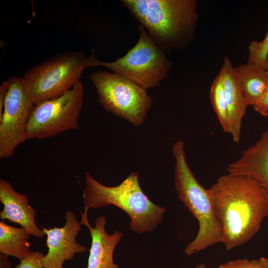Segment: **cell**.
Wrapping results in <instances>:
<instances>
[{"instance_id": "cell-1", "label": "cell", "mask_w": 268, "mask_h": 268, "mask_svg": "<svg viewBox=\"0 0 268 268\" xmlns=\"http://www.w3.org/2000/svg\"><path fill=\"white\" fill-rule=\"evenodd\" d=\"M209 189L226 249L250 240L268 215V196L263 188L250 176L228 173Z\"/></svg>"}, {"instance_id": "cell-2", "label": "cell", "mask_w": 268, "mask_h": 268, "mask_svg": "<svg viewBox=\"0 0 268 268\" xmlns=\"http://www.w3.org/2000/svg\"><path fill=\"white\" fill-rule=\"evenodd\" d=\"M122 5L166 53L192 41L199 18L195 0H122Z\"/></svg>"}, {"instance_id": "cell-3", "label": "cell", "mask_w": 268, "mask_h": 268, "mask_svg": "<svg viewBox=\"0 0 268 268\" xmlns=\"http://www.w3.org/2000/svg\"><path fill=\"white\" fill-rule=\"evenodd\" d=\"M82 192L84 213L90 208L114 205L126 212L131 218L130 228L141 234L153 230L161 222L166 208L155 204L143 193L137 173L132 172L119 185H104L88 173Z\"/></svg>"}, {"instance_id": "cell-4", "label": "cell", "mask_w": 268, "mask_h": 268, "mask_svg": "<svg viewBox=\"0 0 268 268\" xmlns=\"http://www.w3.org/2000/svg\"><path fill=\"white\" fill-rule=\"evenodd\" d=\"M172 153L176 160L175 186L179 198L199 224L196 238L184 250L187 255H191L221 242L222 226L215 212L210 189L199 183L187 163L183 141L175 142Z\"/></svg>"}, {"instance_id": "cell-5", "label": "cell", "mask_w": 268, "mask_h": 268, "mask_svg": "<svg viewBox=\"0 0 268 268\" xmlns=\"http://www.w3.org/2000/svg\"><path fill=\"white\" fill-rule=\"evenodd\" d=\"M138 29V41L125 56L114 62H102L95 57L92 50L87 59V67H105L145 90L158 85L167 76L172 63L143 26L140 25Z\"/></svg>"}, {"instance_id": "cell-6", "label": "cell", "mask_w": 268, "mask_h": 268, "mask_svg": "<svg viewBox=\"0 0 268 268\" xmlns=\"http://www.w3.org/2000/svg\"><path fill=\"white\" fill-rule=\"evenodd\" d=\"M87 59L82 50L64 52L33 67L21 77L26 93L35 104L63 95L80 81Z\"/></svg>"}, {"instance_id": "cell-7", "label": "cell", "mask_w": 268, "mask_h": 268, "mask_svg": "<svg viewBox=\"0 0 268 268\" xmlns=\"http://www.w3.org/2000/svg\"><path fill=\"white\" fill-rule=\"evenodd\" d=\"M89 78L106 111L135 126L144 122L152 103L145 89L120 74L106 71L94 72Z\"/></svg>"}, {"instance_id": "cell-8", "label": "cell", "mask_w": 268, "mask_h": 268, "mask_svg": "<svg viewBox=\"0 0 268 268\" xmlns=\"http://www.w3.org/2000/svg\"><path fill=\"white\" fill-rule=\"evenodd\" d=\"M83 92L79 81L63 95L35 104L27 125V139L42 140L77 129Z\"/></svg>"}, {"instance_id": "cell-9", "label": "cell", "mask_w": 268, "mask_h": 268, "mask_svg": "<svg viewBox=\"0 0 268 268\" xmlns=\"http://www.w3.org/2000/svg\"><path fill=\"white\" fill-rule=\"evenodd\" d=\"M8 89L0 116V158H8L27 138V127L35 104L26 93L21 77L8 79Z\"/></svg>"}, {"instance_id": "cell-10", "label": "cell", "mask_w": 268, "mask_h": 268, "mask_svg": "<svg viewBox=\"0 0 268 268\" xmlns=\"http://www.w3.org/2000/svg\"><path fill=\"white\" fill-rule=\"evenodd\" d=\"M66 222L63 227L43 228L47 236V254L42 259L44 268H63L65 261L72 260L77 253L87 250L78 243L76 237L81 229V224L74 213L68 210L65 214Z\"/></svg>"}, {"instance_id": "cell-11", "label": "cell", "mask_w": 268, "mask_h": 268, "mask_svg": "<svg viewBox=\"0 0 268 268\" xmlns=\"http://www.w3.org/2000/svg\"><path fill=\"white\" fill-rule=\"evenodd\" d=\"M0 201L3 205L0 219L19 224L35 237L41 238L45 235L36 224L37 213L27 196L15 191L11 183L4 179L0 180Z\"/></svg>"}, {"instance_id": "cell-12", "label": "cell", "mask_w": 268, "mask_h": 268, "mask_svg": "<svg viewBox=\"0 0 268 268\" xmlns=\"http://www.w3.org/2000/svg\"><path fill=\"white\" fill-rule=\"evenodd\" d=\"M81 225L88 228L91 244L87 268H119L114 263V251L123 234L119 230L109 234L105 230L106 218L104 216L96 218L95 226L92 227L86 213L81 212Z\"/></svg>"}, {"instance_id": "cell-13", "label": "cell", "mask_w": 268, "mask_h": 268, "mask_svg": "<svg viewBox=\"0 0 268 268\" xmlns=\"http://www.w3.org/2000/svg\"><path fill=\"white\" fill-rule=\"evenodd\" d=\"M228 173L255 179L268 196V127L255 143L245 150L227 168Z\"/></svg>"}, {"instance_id": "cell-14", "label": "cell", "mask_w": 268, "mask_h": 268, "mask_svg": "<svg viewBox=\"0 0 268 268\" xmlns=\"http://www.w3.org/2000/svg\"><path fill=\"white\" fill-rule=\"evenodd\" d=\"M219 73L221 74L228 108L230 133L235 142L240 139L242 119L247 105L241 85L230 60L225 57Z\"/></svg>"}, {"instance_id": "cell-15", "label": "cell", "mask_w": 268, "mask_h": 268, "mask_svg": "<svg viewBox=\"0 0 268 268\" xmlns=\"http://www.w3.org/2000/svg\"><path fill=\"white\" fill-rule=\"evenodd\" d=\"M247 105L253 106L268 87L267 70L255 63L247 62L234 67Z\"/></svg>"}, {"instance_id": "cell-16", "label": "cell", "mask_w": 268, "mask_h": 268, "mask_svg": "<svg viewBox=\"0 0 268 268\" xmlns=\"http://www.w3.org/2000/svg\"><path fill=\"white\" fill-rule=\"evenodd\" d=\"M30 235L22 227H14L0 221V253L19 260L25 258L32 252L28 241Z\"/></svg>"}, {"instance_id": "cell-17", "label": "cell", "mask_w": 268, "mask_h": 268, "mask_svg": "<svg viewBox=\"0 0 268 268\" xmlns=\"http://www.w3.org/2000/svg\"><path fill=\"white\" fill-rule=\"evenodd\" d=\"M210 98L212 106L223 130L229 133L230 120L228 108L223 80L220 73L212 82Z\"/></svg>"}, {"instance_id": "cell-18", "label": "cell", "mask_w": 268, "mask_h": 268, "mask_svg": "<svg viewBox=\"0 0 268 268\" xmlns=\"http://www.w3.org/2000/svg\"><path fill=\"white\" fill-rule=\"evenodd\" d=\"M247 62L255 63L268 69V30L261 41H253L249 46Z\"/></svg>"}, {"instance_id": "cell-19", "label": "cell", "mask_w": 268, "mask_h": 268, "mask_svg": "<svg viewBox=\"0 0 268 268\" xmlns=\"http://www.w3.org/2000/svg\"><path fill=\"white\" fill-rule=\"evenodd\" d=\"M45 255L39 251L32 252L29 255L20 260L15 268H44L42 259Z\"/></svg>"}, {"instance_id": "cell-20", "label": "cell", "mask_w": 268, "mask_h": 268, "mask_svg": "<svg viewBox=\"0 0 268 268\" xmlns=\"http://www.w3.org/2000/svg\"><path fill=\"white\" fill-rule=\"evenodd\" d=\"M252 106L263 116H268V87L260 100Z\"/></svg>"}, {"instance_id": "cell-21", "label": "cell", "mask_w": 268, "mask_h": 268, "mask_svg": "<svg viewBox=\"0 0 268 268\" xmlns=\"http://www.w3.org/2000/svg\"><path fill=\"white\" fill-rule=\"evenodd\" d=\"M251 261L247 259H237L220 265L218 268H250Z\"/></svg>"}, {"instance_id": "cell-22", "label": "cell", "mask_w": 268, "mask_h": 268, "mask_svg": "<svg viewBox=\"0 0 268 268\" xmlns=\"http://www.w3.org/2000/svg\"><path fill=\"white\" fill-rule=\"evenodd\" d=\"M9 86V82L7 80L4 81L0 86V116L2 114Z\"/></svg>"}, {"instance_id": "cell-23", "label": "cell", "mask_w": 268, "mask_h": 268, "mask_svg": "<svg viewBox=\"0 0 268 268\" xmlns=\"http://www.w3.org/2000/svg\"><path fill=\"white\" fill-rule=\"evenodd\" d=\"M250 268H268V259L261 257L251 261Z\"/></svg>"}, {"instance_id": "cell-24", "label": "cell", "mask_w": 268, "mask_h": 268, "mask_svg": "<svg viewBox=\"0 0 268 268\" xmlns=\"http://www.w3.org/2000/svg\"><path fill=\"white\" fill-rule=\"evenodd\" d=\"M8 257L7 255L0 253V268H11Z\"/></svg>"}, {"instance_id": "cell-25", "label": "cell", "mask_w": 268, "mask_h": 268, "mask_svg": "<svg viewBox=\"0 0 268 268\" xmlns=\"http://www.w3.org/2000/svg\"><path fill=\"white\" fill-rule=\"evenodd\" d=\"M195 268H206V267L204 264H200L197 265Z\"/></svg>"}, {"instance_id": "cell-26", "label": "cell", "mask_w": 268, "mask_h": 268, "mask_svg": "<svg viewBox=\"0 0 268 268\" xmlns=\"http://www.w3.org/2000/svg\"><path fill=\"white\" fill-rule=\"evenodd\" d=\"M267 75H268V69L267 70Z\"/></svg>"}]
</instances>
